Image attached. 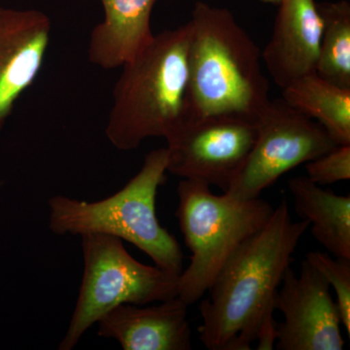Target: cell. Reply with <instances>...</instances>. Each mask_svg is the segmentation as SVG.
I'll use <instances>...</instances> for the list:
<instances>
[{
	"label": "cell",
	"instance_id": "1",
	"mask_svg": "<svg viewBox=\"0 0 350 350\" xmlns=\"http://www.w3.org/2000/svg\"><path fill=\"white\" fill-rule=\"evenodd\" d=\"M310 225L292 221L286 200L267 224L241 244L200 305V340L211 350H250L275 300L293 254Z\"/></svg>",
	"mask_w": 350,
	"mask_h": 350
},
{
	"label": "cell",
	"instance_id": "2",
	"mask_svg": "<svg viewBox=\"0 0 350 350\" xmlns=\"http://www.w3.org/2000/svg\"><path fill=\"white\" fill-rule=\"evenodd\" d=\"M188 53L186 118L258 119L271 103L261 51L229 9L196 2Z\"/></svg>",
	"mask_w": 350,
	"mask_h": 350
},
{
	"label": "cell",
	"instance_id": "3",
	"mask_svg": "<svg viewBox=\"0 0 350 350\" xmlns=\"http://www.w3.org/2000/svg\"><path fill=\"white\" fill-rule=\"evenodd\" d=\"M189 43L186 23L155 34L142 52L122 66L105 129L115 148L131 151L148 138L167 139L186 119Z\"/></svg>",
	"mask_w": 350,
	"mask_h": 350
},
{
	"label": "cell",
	"instance_id": "4",
	"mask_svg": "<svg viewBox=\"0 0 350 350\" xmlns=\"http://www.w3.org/2000/svg\"><path fill=\"white\" fill-rule=\"evenodd\" d=\"M167 174V150L155 149L123 188L105 199L85 202L66 196L48 200L49 228L59 236L103 234L137 246L158 268L175 275L183 271L180 244L161 226L156 197Z\"/></svg>",
	"mask_w": 350,
	"mask_h": 350
},
{
	"label": "cell",
	"instance_id": "5",
	"mask_svg": "<svg viewBox=\"0 0 350 350\" xmlns=\"http://www.w3.org/2000/svg\"><path fill=\"white\" fill-rule=\"evenodd\" d=\"M176 191V217L192 253L179 275L177 296L190 306L206 293L228 260L267 224L275 208L260 198L239 200L213 194L211 186L191 179H182Z\"/></svg>",
	"mask_w": 350,
	"mask_h": 350
},
{
	"label": "cell",
	"instance_id": "6",
	"mask_svg": "<svg viewBox=\"0 0 350 350\" xmlns=\"http://www.w3.org/2000/svg\"><path fill=\"white\" fill-rule=\"evenodd\" d=\"M81 238L84 273L59 350L75 349L83 335L115 306H145L178 295V275L138 262L121 239L103 234H86Z\"/></svg>",
	"mask_w": 350,
	"mask_h": 350
},
{
	"label": "cell",
	"instance_id": "7",
	"mask_svg": "<svg viewBox=\"0 0 350 350\" xmlns=\"http://www.w3.org/2000/svg\"><path fill=\"white\" fill-rule=\"evenodd\" d=\"M257 137L225 194L257 199L283 174L332 150L337 144L317 122L280 100H271L257 119Z\"/></svg>",
	"mask_w": 350,
	"mask_h": 350
},
{
	"label": "cell",
	"instance_id": "8",
	"mask_svg": "<svg viewBox=\"0 0 350 350\" xmlns=\"http://www.w3.org/2000/svg\"><path fill=\"white\" fill-rule=\"evenodd\" d=\"M257 121L232 115L186 118L167 138V172L226 192L257 137Z\"/></svg>",
	"mask_w": 350,
	"mask_h": 350
},
{
	"label": "cell",
	"instance_id": "9",
	"mask_svg": "<svg viewBox=\"0 0 350 350\" xmlns=\"http://www.w3.org/2000/svg\"><path fill=\"white\" fill-rule=\"evenodd\" d=\"M325 278L306 260L300 275L285 271L275 300L283 315L278 323V350H342L340 313Z\"/></svg>",
	"mask_w": 350,
	"mask_h": 350
},
{
	"label": "cell",
	"instance_id": "10",
	"mask_svg": "<svg viewBox=\"0 0 350 350\" xmlns=\"http://www.w3.org/2000/svg\"><path fill=\"white\" fill-rule=\"evenodd\" d=\"M51 32L45 13L0 7V135L16 103L40 73Z\"/></svg>",
	"mask_w": 350,
	"mask_h": 350
},
{
	"label": "cell",
	"instance_id": "11",
	"mask_svg": "<svg viewBox=\"0 0 350 350\" xmlns=\"http://www.w3.org/2000/svg\"><path fill=\"white\" fill-rule=\"evenodd\" d=\"M273 34L261 52L269 76L283 89L315 72L323 22L314 0H282Z\"/></svg>",
	"mask_w": 350,
	"mask_h": 350
},
{
	"label": "cell",
	"instance_id": "12",
	"mask_svg": "<svg viewBox=\"0 0 350 350\" xmlns=\"http://www.w3.org/2000/svg\"><path fill=\"white\" fill-rule=\"evenodd\" d=\"M188 306L178 296L156 306L122 304L98 320V336L125 350H190Z\"/></svg>",
	"mask_w": 350,
	"mask_h": 350
},
{
	"label": "cell",
	"instance_id": "13",
	"mask_svg": "<svg viewBox=\"0 0 350 350\" xmlns=\"http://www.w3.org/2000/svg\"><path fill=\"white\" fill-rule=\"evenodd\" d=\"M103 22L94 27L88 56L94 66L122 68L152 42L151 16L157 0H100Z\"/></svg>",
	"mask_w": 350,
	"mask_h": 350
},
{
	"label": "cell",
	"instance_id": "14",
	"mask_svg": "<svg viewBox=\"0 0 350 350\" xmlns=\"http://www.w3.org/2000/svg\"><path fill=\"white\" fill-rule=\"evenodd\" d=\"M295 211L310 225L313 238L332 256L350 260V197L338 196L306 176L288 183Z\"/></svg>",
	"mask_w": 350,
	"mask_h": 350
},
{
	"label": "cell",
	"instance_id": "15",
	"mask_svg": "<svg viewBox=\"0 0 350 350\" xmlns=\"http://www.w3.org/2000/svg\"><path fill=\"white\" fill-rule=\"evenodd\" d=\"M282 100L315 120L338 145L350 144V89L312 72L283 88Z\"/></svg>",
	"mask_w": 350,
	"mask_h": 350
},
{
	"label": "cell",
	"instance_id": "16",
	"mask_svg": "<svg viewBox=\"0 0 350 350\" xmlns=\"http://www.w3.org/2000/svg\"><path fill=\"white\" fill-rule=\"evenodd\" d=\"M322 22L315 73L326 81L350 89V4L347 0L317 3Z\"/></svg>",
	"mask_w": 350,
	"mask_h": 350
},
{
	"label": "cell",
	"instance_id": "17",
	"mask_svg": "<svg viewBox=\"0 0 350 350\" xmlns=\"http://www.w3.org/2000/svg\"><path fill=\"white\" fill-rule=\"evenodd\" d=\"M306 260L325 278L336 294V305L342 324L350 335V260L332 258L326 253L312 251Z\"/></svg>",
	"mask_w": 350,
	"mask_h": 350
},
{
	"label": "cell",
	"instance_id": "18",
	"mask_svg": "<svg viewBox=\"0 0 350 350\" xmlns=\"http://www.w3.org/2000/svg\"><path fill=\"white\" fill-rule=\"evenodd\" d=\"M306 177L317 185H329L350 178V144L337 145L323 155L306 163Z\"/></svg>",
	"mask_w": 350,
	"mask_h": 350
},
{
	"label": "cell",
	"instance_id": "19",
	"mask_svg": "<svg viewBox=\"0 0 350 350\" xmlns=\"http://www.w3.org/2000/svg\"><path fill=\"white\" fill-rule=\"evenodd\" d=\"M278 340V323L273 314L266 317L260 326L257 334V349L271 350L275 349Z\"/></svg>",
	"mask_w": 350,
	"mask_h": 350
},
{
	"label": "cell",
	"instance_id": "20",
	"mask_svg": "<svg viewBox=\"0 0 350 350\" xmlns=\"http://www.w3.org/2000/svg\"><path fill=\"white\" fill-rule=\"evenodd\" d=\"M260 1L265 2V3L275 4V5H278L282 0H260Z\"/></svg>",
	"mask_w": 350,
	"mask_h": 350
}]
</instances>
